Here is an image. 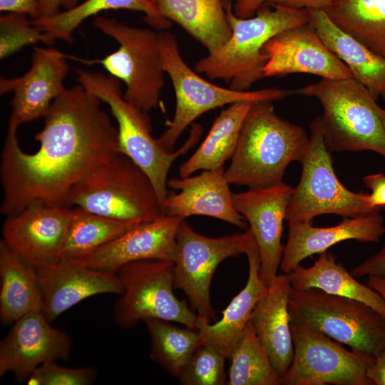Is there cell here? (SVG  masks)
<instances>
[{"instance_id":"6da1fadb","label":"cell","mask_w":385,"mask_h":385,"mask_svg":"<svg viewBox=\"0 0 385 385\" xmlns=\"http://www.w3.org/2000/svg\"><path fill=\"white\" fill-rule=\"evenodd\" d=\"M101 100L81 85L66 88L44 115L34 153L7 130L1 154V213L14 215L36 200L63 204L71 189L118 154V133Z\"/></svg>"},{"instance_id":"7a4b0ae2","label":"cell","mask_w":385,"mask_h":385,"mask_svg":"<svg viewBox=\"0 0 385 385\" xmlns=\"http://www.w3.org/2000/svg\"><path fill=\"white\" fill-rule=\"evenodd\" d=\"M308 142L303 128L278 116L272 102L253 103L225 178L230 185L249 188L279 183L287 166L299 161Z\"/></svg>"},{"instance_id":"3957f363","label":"cell","mask_w":385,"mask_h":385,"mask_svg":"<svg viewBox=\"0 0 385 385\" xmlns=\"http://www.w3.org/2000/svg\"><path fill=\"white\" fill-rule=\"evenodd\" d=\"M270 8L263 5L253 16L243 19L235 14L231 3L227 1L231 36L219 49L197 61L195 71L211 80L227 81L230 88L238 91H248L265 78L267 61L262 51L265 44L281 31L309 22L307 9Z\"/></svg>"},{"instance_id":"277c9868","label":"cell","mask_w":385,"mask_h":385,"mask_svg":"<svg viewBox=\"0 0 385 385\" xmlns=\"http://www.w3.org/2000/svg\"><path fill=\"white\" fill-rule=\"evenodd\" d=\"M77 81L110 108L117 122L119 152L131 159L150 178L159 201L168 193V175L174 161L198 141L202 127L193 124L185 143L175 151H168L154 138L151 122L144 113L123 98L120 81L111 75L77 69Z\"/></svg>"},{"instance_id":"5b68a950","label":"cell","mask_w":385,"mask_h":385,"mask_svg":"<svg viewBox=\"0 0 385 385\" xmlns=\"http://www.w3.org/2000/svg\"><path fill=\"white\" fill-rule=\"evenodd\" d=\"M322 104V130L332 153L371 150L385 158V129L376 100L354 78H322L294 90Z\"/></svg>"},{"instance_id":"8992f818","label":"cell","mask_w":385,"mask_h":385,"mask_svg":"<svg viewBox=\"0 0 385 385\" xmlns=\"http://www.w3.org/2000/svg\"><path fill=\"white\" fill-rule=\"evenodd\" d=\"M62 205L113 220L140 223L164 215L148 176L120 153L76 183Z\"/></svg>"},{"instance_id":"52a82bcc","label":"cell","mask_w":385,"mask_h":385,"mask_svg":"<svg viewBox=\"0 0 385 385\" xmlns=\"http://www.w3.org/2000/svg\"><path fill=\"white\" fill-rule=\"evenodd\" d=\"M159 45L165 73L171 80L176 99L175 113L168 128L158 138L168 151H173L183 132L205 113L240 101L252 103L282 100L294 91L267 88L238 91L215 85L196 73L183 58L176 36L168 31H158Z\"/></svg>"},{"instance_id":"ba28073f","label":"cell","mask_w":385,"mask_h":385,"mask_svg":"<svg viewBox=\"0 0 385 385\" xmlns=\"http://www.w3.org/2000/svg\"><path fill=\"white\" fill-rule=\"evenodd\" d=\"M93 26L115 39L119 47L101 59H83L67 55L68 59L87 64H101L110 75L125 85L123 98L148 114L158 108L165 84L158 31L125 25L114 19L98 16Z\"/></svg>"},{"instance_id":"9c48e42d","label":"cell","mask_w":385,"mask_h":385,"mask_svg":"<svg viewBox=\"0 0 385 385\" xmlns=\"http://www.w3.org/2000/svg\"><path fill=\"white\" fill-rule=\"evenodd\" d=\"M310 137L299 160L302 173L293 188L286 212L288 223H313L318 215L354 217L379 212L368 202L369 194L349 190L339 180L324 142L320 116L310 125Z\"/></svg>"},{"instance_id":"30bf717a","label":"cell","mask_w":385,"mask_h":385,"mask_svg":"<svg viewBox=\"0 0 385 385\" xmlns=\"http://www.w3.org/2000/svg\"><path fill=\"white\" fill-rule=\"evenodd\" d=\"M289 311L291 320L304 323L355 351L375 356L385 348V317L358 299L317 288L291 287Z\"/></svg>"},{"instance_id":"8fae6325","label":"cell","mask_w":385,"mask_h":385,"mask_svg":"<svg viewBox=\"0 0 385 385\" xmlns=\"http://www.w3.org/2000/svg\"><path fill=\"white\" fill-rule=\"evenodd\" d=\"M116 273L122 286L113 309V319L118 327L130 329L140 322L157 319L197 329V313L173 292V261L132 262L121 267Z\"/></svg>"},{"instance_id":"7c38bea8","label":"cell","mask_w":385,"mask_h":385,"mask_svg":"<svg viewBox=\"0 0 385 385\" xmlns=\"http://www.w3.org/2000/svg\"><path fill=\"white\" fill-rule=\"evenodd\" d=\"M294 355L282 385H374L366 376L374 356L347 349L307 324L291 320Z\"/></svg>"},{"instance_id":"4fadbf2b","label":"cell","mask_w":385,"mask_h":385,"mask_svg":"<svg viewBox=\"0 0 385 385\" xmlns=\"http://www.w3.org/2000/svg\"><path fill=\"white\" fill-rule=\"evenodd\" d=\"M247 235L235 233L210 237L194 230L185 220L176 236L174 287L187 295L198 317L216 320L210 301V284L217 266L225 260L245 252Z\"/></svg>"},{"instance_id":"5bb4252c","label":"cell","mask_w":385,"mask_h":385,"mask_svg":"<svg viewBox=\"0 0 385 385\" xmlns=\"http://www.w3.org/2000/svg\"><path fill=\"white\" fill-rule=\"evenodd\" d=\"M41 311L28 313L16 320L0 342V376L11 373L19 383L26 382L39 366L67 361L72 339L53 327Z\"/></svg>"},{"instance_id":"9a60e30c","label":"cell","mask_w":385,"mask_h":385,"mask_svg":"<svg viewBox=\"0 0 385 385\" xmlns=\"http://www.w3.org/2000/svg\"><path fill=\"white\" fill-rule=\"evenodd\" d=\"M66 54L54 48L37 47L31 65L24 75L0 78V93L14 92L8 130H16L24 123L44 117L51 103L66 89L68 71Z\"/></svg>"},{"instance_id":"2e32d148","label":"cell","mask_w":385,"mask_h":385,"mask_svg":"<svg viewBox=\"0 0 385 385\" xmlns=\"http://www.w3.org/2000/svg\"><path fill=\"white\" fill-rule=\"evenodd\" d=\"M72 207L36 200L6 217L3 241L35 267L58 261L72 214Z\"/></svg>"},{"instance_id":"e0dca14e","label":"cell","mask_w":385,"mask_h":385,"mask_svg":"<svg viewBox=\"0 0 385 385\" xmlns=\"http://www.w3.org/2000/svg\"><path fill=\"white\" fill-rule=\"evenodd\" d=\"M292 190L282 181L267 188L232 192L234 205L249 224L257 245L260 275L267 287L278 275L284 248L282 242L283 222Z\"/></svg>"},{"instance_id":"ac0fdd59","label":"cell","mask_w":385,"mask_h":385,"mask_svg":"<svg viewBox=\"0 0 385 385\" xmlns=\"http://www.w3.org/2000/svg\"><path fill=\"white\" fill-rule=\"evenodd\" d=\"M262 51L267 57L265 77L292 73H309L327 79L352 77L349 68L309 22L277 34L265 44Z\"/></svg>"},{"instance_id":"d6986e66","label":"cell","mask_w":385,"mask_h":385,"mask_svg":"<svg viewBox=\"0 0 385 385\" xmlns=\"http://www.w3.org/2000/svg\"><path fill=\"white\" fill-rule=\"evenodd\" d=\"M184 220L178 216L163 215L133 227L79 262L108 273H116L123 265L135 261L174 262L176 236Z\"/></svg>"},{"instance_id":"ffe728a7","label":"cell","mask_w":385,"mask_h":385,"mask_svg":"<svg viewBox=\"0 0 385 385\" xmlns=\"http://www.w3.org/2000/svg\"><path fill=\"white\" fill-rule=\"evenodd\" d=\"M36 268L42 294L41 312L51 322L87 298L118 295L122 290L117 273L94 270L80 262H56Z\"/></svg>"},{"instance_id":"44dd1931","label":"cell","mask_w":385,"mask_h":385,"mask_svg":"<svg viewBox=\"0 0 385 385\" xmlns=\"http://www.w3.org/2000/svg\"><path fill=\"white\" fill-rule=\"evenodd\" d=\"M230 185L223 167L202 170L195 176L170 179L168 185L179 192L168 193L163 203L164 215L183 219L207 216L247 230V221L234 205Z\"/></svg>"},{"instance_id":"7402d4cb","label":"cell","mask_w":385,"mask_h":385,"mask_svg":"<svg viewBox=\"0 0 385 385\" xmlns=\"http://www.w3.org/2000/svg\"><path fill=\"white\" fill-rule=\"evenodd\" d=\"M385 234L384 218L379 212L354 217H343L332 227H318L313 223H288L279 270L288 274L302 260L327 251L345 240L377 243Z\"/></svg>"},{"instance_id":"603a6c76","label":"cell","mask_w":385,"mask_h":385,"mask_svg":"<svg viewBox=\"0 0 385 385\" xmlns=\"http://www.w3.org/2000/svg\"><path fill=\"white\" fill-rule=\"evenodd\" d=\"M244 253L249 265L248 277L245 287L223 310L220 320L211 324L198 317L197 329L200 334L202 342L212 345L227 359H229L233 346L250 322L256 304L268 289L260 275L259 249L249 228Z\"/></svg>"},{"instance_id":"cb8c5ba5","label":"cell","mask_w":385,"mask_h":385,"mask_svg":"<svg viewBox=\"0 0 385 385\" xmlns=\"http://www.w3.org/2000/svg\"><path fill=\"white\" fill-rule=\"evenodd\" d=\"M290 290L287 274H278L256 304L250 320L279 378L288 369L294 355L289 311Z\"/></svg>"},{"instance_id":"d4e9b609","label":"cell","mask_w":385,"mask_h":385,"mask_svg":"<svg viewBox=\"0 0 385 385\" xmlns=\"http://www.w3.org/2000/svg\"><path fill=\"white\" fill-rule=\"evenodd\" d=\"M309 23L328 48L350 70L352 77L377 101H385V58L339 29L324 10H307Z\"/></svg>"},{"instance_id":"484cf974","label":"cell","mask_w":385,"mask_h":385,"mask_svg":"<svg viewBox=\"0 0 385 385\" xmlns=\"http://www.w3.org/2000/svg\"><path fill=\"white\" fill-rule=\"evenodd\" d=\"M36 268L0 240V322L12 324L22 316L41 311Z\"/></svg>"},{"instance_id":"4316f807","label":"cell","mask_w":385,"mask_h":385,"mask_svg":"<svg viewBox=\"0 0 385 385\" xmlns=\"http://www.w3.org/2000/svg\"><path fill=\"white\" fill-rule=\"evenodd\" d=\"M160 14L181 26L208 53L222 46L231 36L223 0H153Z\"/></svg>"},{"instance_id":"83f0119b","label":"cell","mask_w":385,"mask_h":385,"mask_svg":"<svg viewBox=\"0 0 385 385\" xmlns=\"http://www.w3.org/2000/svg\"><path fill=\"white\" fill-rule=\"evenodd\" d=\"M287 274L295 290L317 288L323 292L361 301L385 317V300L379 293L359 282L336 256L327 250L319 254L311 267L297 265Z\"/></svg>"},{"instance_id":"f1b7e54d","label":"cell","mask_w":385,"mask_h":385,"mask_svg":"<svg viewBox=\"0 0 385 385\" xmlns=\"http://www.w3.org/2000/svg\"><path fill=\"white\" fill-rule=\"evenodd\" d=\"M253 103L240 101L230 104L214 120L197 149L179 166V175L185 178L198 170L223 167L232 158L242 126Z\"/></svg>"},{"instance_id":"f546056e","label":"cell","mask_w":385,"mask_h":385,"mask_svg":"<svg viewBox=\"0 0 385 385\" xmlns=\"http://www.w3.org/2000/svg\"><path fill=\"white\" fill-rule=\"evenodd\" d=\"M140 224L111 219L73 207L57 262L81 261Z\"/></svg>"},{"instance_id":"4dcf8cb0","label":"cell","mask_w":385,"mask_h":385,"mask_svg":"<svg viewBox=\"0 0 385 385\" xmlns=\"http://www.w3.org/2000/svg\"><path fill=\"white\" fill-rule=\"evenodd\" d=\"M117 9L144 13L145 21L158 31L165 30L171 26V22L160 14L153 0H86L56 16L35 19L31 21L53 39L71 43L75 29L86 19L103 11Z\"/></svg>"},{"instance_id":"1f68e13d","label":"cell","mask_w":385,"mask_h":385,"mask_svg":"<svg viewBox=\"0 0 385 385\" xmlns=\"http://www.w3.org/2000/svg\"><path fill=\"white\" fill-rule=\"evenodd\" d=\"M324 11L343 31L385 58V0H335Z\"/></svg>"},{"instance_id":"d6a6232c","label":"cell","mask_w":385,"mask_h":385,"mask_svg":"<svg viewBox=\"0 0 385 385\" xmlns=\"http://www.w3.org/2000/svg\"><path fill=\"white\" fill-rule=\"evenodd\" d=\"M144 323L150 338L151 359L178 379L202 343L199 331L164 319H148Z\"/></svg>"},{"instance_id":"836d02e7","label":"cell","mask_w":385,"mask_h":385,"mask_svg":"<svg viewBox=\"0 0 385 385\" xmlns=\"http://www.w3.org/2000/svg\"><path fill=\"white\" fill-rule=\"evenodd\" d=\"M227 385H278L270 356L249 322L233 346Z\"/></svg>"},{"instance_id":"e575fe53","label":"cell","mask_w":385,"mask_h":385,"mask_svg":"<svg viewBox=\"0 0 385 385\" xmlns=\"http://www.w3.org/2000/svg\"><path fill=\"white\" fill-rule=\"evenodd\" d=\"M227 357L212 345L202 342L185 366L179 381L184 385L227 384Z\"/></svg>"},{"instance_id":"d590c367","label":"cell","mask_w":385,"mask_h":385,"mask_svg":"<svg viewBox=\"0 0 385 385\" xmlns=\"http://www.w3.org/2000/svg\"><path fill=\"white\" fill-rule=\"evenodd\" d=\"M55 39L34 25L28 15L8 13L0 16V58L2 60L24 46L42 42L52 45Z\"/></svg>"},{"instance_id":"8d00e7d4","label":"cell","mask_w":385,"mask_h":385,"mask_svg":"<svg viewBox=\"0 0 385 385\" xmlns=\"http://www.w3.org/2000/svg\"><path fill=\"white\" fill-rule=\"evenodd\" d=\"M97 374L93 366L71 368L49 361L35 369L26 382L29 385H90Z\"/></svg>"},{"instance_id":"74e56055","label":"cell","mask_w":385,"mask_h":385,"mask_svg":"<svg viewBox=\"0 0 385 385\" xmlns=\"http://www.w3.org/2000/svg\"><path fill=\"white\" fill-rule=\"evenodd\" d=\"M351 273L355 277L385 276V246L352 268Z\"/></svg>"},{"instance_id":"f35d334b","label":"cell","mask_w":385,"mask_h":385,"mask_svg":"<svg viewBox=\"0 0 385 385\" xmlns=\"http://www.w3.org/2000/svg\"><path fill=\"white\" fill-rule=\"evenodd\" d=\"M364 184L371 190L368 195V202L374 207L385 206V174L374 173L363 178Z\"/></svg>"},{"instance_id":"ab89813d","label":"cell","mask_w":385,"mask_h":385,"mask_svg":"<svg viewBox=\"0 0 385 385\" xmlns=\"http://www.w3.org/2000/svg\"><path fill=\"white\" fill-rule=\"evenodd\" d=\"M0 11L26 14L32 19L40 16L38 0H0Z\"/></svg>"},{"instance_id":"60d3db41","label":"cell","mask_w":385,"mask_h":385,"mask_svg":"<svg viewBox=\"0 0 385 385\" xmlns=\"http://www.w3.org/2000/svg\"><path fill=\"white\" fill-rule=\"evenodd\" d=\"M335 0H267L268 6H282L297 9L324 10Z\"/></svg>"},{"instance_id":"b9f144b4","label":"cell","mask_w":385,"mask_h":385,"mask_svg":"<svg viewBox=\"0 0 385 385\" xmlns=\"http://www.w3.org/2000/svg\"><path fill=\"white\" fill-rule=\"evenodd\" d=\"M366 376L374 385H385V348L375 356L367 369Z\"/></svg>"},{"instance_id":"7bdbcfd3","label":"cell","mask_w":385,"mask_h":385,"mask_svg":"<svg viewBox=\"0 0 385 385\" xmlns=\"http://www.w3.org/2000/svg\"><path fill=\"white\" fill-rule=\"evenodd\" d=\"M267 0H237L232 9L235 14L240 18H250L267 2Z\"/></svg>"},{"instance_id":"ee69618b","label":"cell","mask_w":385,"mask_h":385,"mask_svg":"<svg viewBox=\"0 0 385 385\" xmlns=\"http://www.w3.org/2000/svg\"><path fill=\"white\" fill-rule=\"evenodd\" d=\"M40 16L38 19L49 18L58 14L62 0H38Z\"/></svg>"},{"instance_id":"f6af8a7d","label":"cell","mask_w":385,"mask_h":385,"mask_svg":"<svg viewBox=\"0 0 385 385\" xmlns=\"http://www.w3.org/2000/svg\"><path fill=\"white\" fill-rule=\"evenodd\" d=\"M367 285L379 293L385 300V276L368 277Z\"/></svg>"},{"instance_id":"bcb514c9","label":"cell","mask_w":385,"mask_h":385,"mask_svg":"<svg viewBox=\"0 0 385 385\" xmlns=\"http://www.w3.org/2000/svg\"><path fill=\"white\" fill-rule=\"evenodd\" d=\"M78 0H62L61 6L66 8V10L73 8L78 4Z\"/></svg>"},{"instance_id":"7dc6e473","label":"cell","mask_w":385,"mask_h":385,"mask_svg":"<svg viewBox=\"0 0 385 385\" xmlns=\"http://www.w3.org/2000/svg\"><path fill=\"white\" fill-rule=\"evenodd\" d=\"M379 114L385 129V109L380 108Z\"/></svg>"},{"instance_id":"c3c4849f","label":"cell","mask_w":385,"mask_h":385,"mask_svg":"<svg viewBox=\"0 0 385 385\" xmlns=\"http://www.w3.org/2000/svg\"><path fill=\"white\" fill-rule=\"evenodd\" d=\"M233 1H236L237 0H233Z\"/></svg>"}]
</instances>
